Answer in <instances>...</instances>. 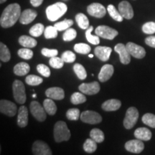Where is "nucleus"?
Masks as SVG:
<instances>
[{
	"mask_svg": "<svg viewBox=\"0 0 155 155\" xmlns=\"http://www.w3.org/2000/svg\"><path fill=\"white\" fill-rule=\"evenodd\" d=\"M21 14V7L19 4H11L4 9L0 18V25L3 28H11L19 19Z\"/></svg>",
	"mask_w": 155,
	"mask_h": 155,
	"instance_id": "nucleus-1",
	"label": "nucleus"
},
{
	"mask_svg": "<svg viewBox=\"0 0 155 155\" xmlns=\"http://www.w3.org/2000/svg\"><path fill=\"white\" fill-rule=\"evenodd\" d=\"M68 7L65 3L57 2L49 6L46 9V15L51 22L58 20L66 13Z\"/></svg>",
	"mask_w": 155,
	"mask_h": 155,
	"instance_id": "nucleus-2",
	"label": "nucleus"
},
{
	"mask_svg": "<svg viewBox=\"0 0 155 155\" xmlns=\"http://www.w3.org/2000/svg\"><path fill=\"white\" fill-rule=\"evenodd\" d=\"M71 131L65 121L56 122L54 127V139L56 142L68 141L71 138Z\"/></svg>",
	"mask_w": 155,
	"mask_h": 155,
	"instance_id": "nucleus-3",
	"label": "nucleus"
},
{
	"mask_svg": "<svg viewBox=\"0 0 155 155\" xmlns=\"http://www.w3.org/2000/svg\"><path fill=\"white\" fill-rule=\"evenodd\" d=\"M13 96L17 103L19 104H25L26 101L27 96L25 93V87L22 81L15 80L12 84Z\"/></svg>",
	"mask_w": 155,
	"mask_h": 155,
	"instance_id": "nucleus-4",
	"label": "nucleus"
},
{
	"mask_svg": "<svg viewBox=\"0 0 155 155\" xmlns=\"http://www.w3.org/2000/svg\"><path fill=\"white\" fill-rule=\"evenodd\" d=\"M139 119V111L137 108L130 107L127 109L126 113L124 126L127 129H131L134 127Z\"/></svg>",
	"mask_w": 155,
	"mask_h": 155,
	"instance_id": "nucleus-5",
	"label": "nucleus"
},
{
	"mask_svg": "<svg viewBox=\"0 0 155 155\" xmlns=\"http://www.w3.org/2000/svg\"><path fill=\"white\" fill-rule=\"evenodd\" d=\"M95 33L100 38L107 39V40H114L119 35L117 30L106 25H100L97 27L95 30Z\"/></svg>",
	"mask_w": 155,
	"mask_h": 155,
	"instance_id": "nucleus-6",
	"label": "nucleus"
},
{
	"mask_svg": "<svg viewBox=\"0 0 155 155\" xmlns=\"http://www.w3.org/2000/svg\"><path fill=\"white\" fill-rule=\"evenodd\" d=\"M30 111L32 116L39 121H45L47 118V112L45 110L44 106H42L40 103L34 101H32L30 104Z\"/></svg>",
	"mask_w": 155,
	"mask_h": 155,
	"instance_id": "nucleus-7",
	"label": "nucleus"
},
{
	"mask_svg": "<svg viewBox=\"0 0 155 155\" xmlns=\"http://www.w3.org/2000/svg\"><path fill=\"white\" fill-rule=\"evenodd\" d=\"M81 121L89 124H97L102 121V117L99 114L94 111H85L81 114Z\"/></svg>",
	"mask_w": 155,
	"mask_h": 155,
	"instance_id": "nucleus-8",
	"label": "nucleus"
},
{
	"mask_svg": "<svg viewBox=\"0 0 155 155\" xmlns=\"http://www.w3.org/2000/svg\"><path fill=\"white\" fill-rule=\"evenodd\" d=\"M17 107L16 104L10 101L2 99L0 101V112L5 115L12 117L17 114Z\"/></svg>",
	"mask_w": 155,
	"mask_h": 155,
	"instance_id": "nucleus-9",
	"label": "nucleus"
},
{
	"mask_svg": "<svg viewBox=\"0 0 155 155\" xmlns=\"http://www.w3.org/2000/svg\"><path fill=\"white\" fill-rule=\"evenodd\" d=\"M87 12L91 16L96 17V18H102L105 16L106 9L101 4L92 3L88 6Z\"/></svg>",
	"mask_w": 155,
	"mask_h": 155,
	"instance_id": "nucleus-10",
	"label": "nucleus"
},
{
	"mask_svg": "<svg viewBox=\"0 0 155 155\" xmlns=\"http://www.w3.org/2000/svg\"><path fill=\"white\" fill-rule=\"evenodd\" d=\"M81 92L86 95H95L100 91V85L97 81L91 83H84L78 87Z\"/></svg>",
	"mask_w": 155,
	"mask_h": 155,
	"instance_id": "nucleus-11",
	"label": "nucleus"
},
{
	"mask_svg": "<svg viewBox=\"0 0 155 155\" xmlns=\"http://www.w3.org/2000/svg\"><path fill=\"white\" fill-rule=\"evenodd\" d=\"M32 152L35 155H52L51 150L48 144L42 141H36L32 145Z\"/></svg>",
	"mask_w": 155,
	"mask_h": 155,
	"instance_id": "nucleus-12",
	"label": "nucleus"
},
{
	"mask_svg": "<svg viewBox=\"0 0 155 155\" xmlns=\"http://www.w3.org/2000/svg\"><path fill=\"white\" fill-rule=\"evenodd\" d=\"M126 47H127L130 55L133 56L134 58H137V59H141L146 55V51H145L144 48L140 45L134 43V42H128L126 45Z\"/></svg>",
	"mask_w": 155,
	"mask_h": 155,
	"instance_id": "nucleus-13",
	"label": "nucleus"
},
{
	"mask_svg": "<svg viewBox=\"0 0 155 155\" xmlns=\"http://www.w3.org/2000/svg\"><path fill=\"white\" fill-rule=\"evenodd\" d=\"M114 50L119 55L120 61L122 64L127 65L131 62V55L127 47L122 43H119L114 47Z\"/></svg>",
	"mask_w": 155,
	"mask_h": 155,
	"instance_id": "nucleus-14",
	"label": "nucleus"
},
{
	"mask_svg": "<svg viewBox=\"0 0 155 155\" xmlns=\"http://www.w3.org/2000/svg\"><path fill=\"white\" fill-rule=\"evenodd\" d=\"M125 149L129 152L139 154L144 150V144L143 141L140 139H132V140L128 141L126 143Z\"/></svg>",
	"mask_w": 155,
	"mask_h": 155,
	"instance_id": "nucleus-15",
	"label": "nucleus"
},
{
	"mask_svg": "<svg viewBox=\"0 0 155 155\" xmlns=\"http://www.w3.org/2000/svg\"><path fill=\"white\" fill-rule=\"evenodd\" d=\"M119 11L124 18L131 19L134 17V10L131 4L127 1H122L119 5Z\"/></svg>",
	"mask_w": 155,
	"mask_h": 155,
	"instance_id": "nucleus-16",
	"label": "nucleus"
},
{
	"mask_svg": "<svg viewBox=\"0 0 155 155\" xmlns=\"http://www.w3.org/2000/svg\"><path fill=\"white\" fill-rule=\"evenodd\" d=\"M111 53V48L109 47H105V46H98L94 50L95 55L101 61H108Z\"/></svg>",
	"mask_w": 155,
	"mask_h": 155,
	"instance_id": "nucleus-17",
	"label": "nucleus"
},
{
	"mask_svg": "<svg viewBox=\"0 0 155 155\" xmlns=\"http://www.w3.org/2000/svg\"><path fill=\"white\" fill-rule=\"evenodd\" d=\"M114 66H112L110 64H106L101 69L99 74H98V80L101 82L104 83L111 78L112 75L114 74Z\"/></svg>",
	"mask_w": 155,
	"mask_h": 155,
	"instance_id": "nucleus-18",
	"label": "nucleus"
},
{
	"mask_svg": "<svg viewBox=\"0 0 155 155\" xmlns=\"http://www.w3.org/2000/svg\"><path fill=\"white\" fill-rule=\"evenodd\" d=\"M37 16H38V13L34 9H25L21 14V16L19 17V22L22 25H28L32 22Z\"/></svg>",
	"mask_w": 155,
	"mask_h": 155,
	"instance_id": "nucleus-19",
	"label": "nucleus"
},
{
	"mask_svg": "<svg viewBox=\"0 0 155 155\" xmlns=\"http://www.w3.org/2000/svg\"><path fill=\"white\" fill-rule=\"evenodd\" d=\"M45 95L53 100H62L65 97V92L63 88L59 87H52L46 90Z\"/></svg>",
	"mask_w": 155,
	"mask_h": 155,
	"instance_id": "nucleus-20",
	"label": "nucleus"
},
{
	"mask_svg": "<svg viewBox=\"0 0 155 155\" xmlns=\"http://www.w3.org/2000/svg\"><path fill=\"white\" fill-rule=\"evenodd\" d=\"M28 110L26 106H20L18 110L17 116V124L19 127L24 128L28 126Z\"/></svg>",
	"mask_w": 155,
	"mask_h": 155,
	"instance_id": "nucleus-21",
	"label": "nucleus"
},
{
	"mask_svg": "<svg viewBox=\"0 0 155 155\" xmlns=\"http://www.w3.org/2000/svg\"><path fill=\"white\" fill-rule=\"evenodd\" d=\"M121 106V102L118 99H109L104 102L101 105L103 110L106 111H117Z\"/></svg>",
	"mask_w": 155,
	"mask_h": 155,
	"instance_id": "nucleus-22",
	"label": "nucleus"
},
{
	"mask_svg": "<svg viewBox=\"0 0 155 155\" xmlns=\"http://www.w3.org/2000/svg\"><path fill=\"white\" fill-rule=\"evenodd\" d=\"M152 132L150 129L145 127H141L137 129L134 131V137L136 139H140L141 141H149L152 138Z\"/></svg>",
	"mask_w": 155,
	"mask_h": 155,
	"instance_id": "nucleus-23",
	"label": "nucleus"
},
{
	"mask_svg": "<svg viewBox=\"0 0 155 155\" xmlns=\"http://www.w3.org/2000/svg\"><path fill=\"white\" fill-rule=\"evenodd\" d=\"M30 67L28 63L21 62V63H17L14 67V73L18 76H23L28 74L30 72Z\"/></svg>",
	"mask_w": 155,
	"mask_h": 155,
	"instance_id": "nucleus-24",
	"label": "nucleus"
},
{
	"mask_svg": "<svg viewBox=\"0 0 155 155\" xmlns=\"http://www.w3.org/2000/svg\"><path fill=\"white\" fill-rule=\"evenodd\" d=\"M19 43L24 48H35L38 44L35 39L30 36L22 35L19 37Z\"/></svg>",
	"mask_w": 155,
	"mask_h": 155,
	"instance_id": "nucleus-25",
	"label": "nucleus"
},
{
	"mask_svg": "<svg viewBox=\"0 0 155 155\" xmlns=\"http://www.w3.org/2000/svg\"><path fill=\"white\" fill-rule=\"evenodd\" d=\"M43 106L45 108V110L47 112V114L49 115H55L57 111V106L55 102L53 101L52 98H46L43 102Z\"/></svg>",
	"mask_w": 155,
	"mask_h": 155,
	"instance_id": "nucleus-26",
	"label": "nucleus"
},
{
	"mask_svg": "<svg viewBox=\"0 0 155 155\" xmlns=\"http://www.w3.org/2000/svg\"><path fill=\"white\" fill-rule=\"evenodd\" d=\"M75 20L79 28L83 30H87L89 28V20L86 15L83 13H78L75 16Z\"/></svg>",
	"mask_w": 155,
	"mask_h": 155,
	"instance_id": "nucleus-27",
	"label": "nucleus"
},
{
	"mask_svg": "<svg viewBox=\"0 0 155 155\" xmlns=\"http://www.w3.org/2000/svg\"><path fill=\"white\" fill-rule=\"evenodd\" d=\"M11 58V54L9 48L2 42H0V59L2 62H8Z\"/></svg>",
	"mask_w": 155,
	"mask_h": 155,
	"instance_id": "nucleus-28",
	"label": "nucleus"
},
{
	"mask_svg": "<svg viewBox=\"0 0 155 155\" xmlns=\"http://www.w3.org/2000/svg\"><path fill=\"white\" fill-rule=\"evenodd\" d=\"M107 11L110 16H111L114 20L117 21V22H120L123 21L124 17L121 16V15L120 14L119 11H118L113 5H109L108 6Z\"/></svg>",
	"mask_w": 155,
	"mask_h": 155,
	"instance_id": "nucleus-29",
	"label": "nucleus"
},
{
	"mask_svg": "<svg viewBox=\"0 0 155 155\" xmlns=\"http://www.w3.org/2000/svg\"><path fill=\"white\" fill-rule=\"evenodd\" d=\"M90 137L97 143L103 142L105 139L104 132L99 129H93L90 132Z\"/></svg>",
	"mask_w": 155,
	"mask_h": 155,
	"instance_id": "nucleus-30",
	"label": "nucleus"
},
{
	"mask_svg": "<svg viewBox=\"0 0 155 155\" xmlns=\"http://www.w3.org/2000/svg\"><path fill=\"white\" fill-rule=\"evenodd\" d=\"M97 142L94 139L90 138L87 139L83 144V150L87 153H93L96 150Z\"/></svg>",
	"mask_w": 155,
	"mask_h": 155,
	"instance_id": "nucleus-31",
	"label": "nucleus"
},
{
	"mask_svg": "<svg viewBox=\"0 0 155 155\" xmlns=\"http://www.w3.org/2000/svg\"><path fill=\"white\" fill-rule=\"evenodd\" d=\"M93 30H94V27L93 26H90L87 29L86 32V37L87 40L92 45H98L100 42V37L96 35H93L91 34Z\"/></svg>",
	"mask_w": 155,
	"mask_h": 155,
	"instance_id": "nucleus-32",
	"label": "nucleus"
},
{
	"mask_svg": "<svg viewBox=\"0 0 155 155\" xmlns=\"http://www.w3.org/2000/svg\"><path fill=\"white\" fill-rule=\"evenodd\" d=\"M73 71L80 80H84L87 77V73L85 68L81 64L76 63L73 66Z\"/></svg>",
	"mask_w": 155,
	"mask_h": 155,
	"instance_id": "nucleus-33",
	"label": "nucleus"
},
{
	"mask_svg": "<svg viewBox=\"0 0 155 155\" xmlns=\"http://www.w3.org/2000/svg\"><path fill=\"white\" fill-rule=\"evenodd\" d=\"M82 92L78 93L75 92L73 94L71 97V101L73 104L75 105H78V104H83L86 101V97L85 96V95H83Z\"/></svg>",
	"mask_w": 155,
	"mask_h": 155,
	"instance_id": "nucleus-34",
	"label": "nucleus"
},
{
	"mask_svg": "<svg viewBox=\"0 0 155 155\" xmlns=\"http://www.w3.org/2000/svg\"><path fill=\"white\" fill-rule=\"evenodd\" d=\"M45 31L44 25L41 23H38V24L33 25L30 30V34L32 37H40L43 33Z\"/></svg>",
	"mask_w": 155,
	"mask_h": 155,
	"instance_id": "nucleus-35",
	"label": "nucleus"
},
{
	"mask_svg": "<svg viewBox=\"0 0 155 155\" xmlns=\"http://www.w3.org/2000/svg\"><path fill=\"white\" fill-rule=\"evenodd\" d=\"M42 78L38 76V75H28L25 78V82H26L27 84H28L29 86H38V85L41 84L42 83Z\"/></svg>",
	"mask_w": 155,
	"mask_h": 155,
	"instance_id": "nucleus-36",
	"label": "nucleus"
},
{
	"mask_svg": "<svg viewBox=\"0 0 155 155\" xmlns=\"http://www.w3.org/2000/svg\"><path fill=\"white\" fill-rule=\"evenodd\" d=\"M90 46L88 45L85 43H78L75 44L74 45V50L76 53L83 54V55H86V54H89L91 52Z\"/></svg>",
	"mask_w": 155,
	"mask_h": 155,
	"instance_id": "nucleus-37",
	"label": "nucleus"
},
{
	"mask_svg": "<svg viewBox=\"0 0 155 155\" xmlns=\"http://www.w3.org/2000/svg\"><path fill=\"white\" fill-rule=\"evenodd\" d=\"M73 25V21L72 19H64L62 22L55 23L54 26L57 28V30L58 31H63L66 30L67 29L71 28V26H72Z\"/></svg>",
	"mask_w": 155,
	"mask_h": 155,
	"instance_id": "nucleus-38",
	"label": "nucleus"
},
{
	"mask_svg": "<svg viewBox=\"0 0 155 155\" xmlns=\"http://www.w3.org/2000/svg\"><path fill=\"white\" fill-rule=\"evenodd\" d=\"M142 122L149 127L155 128V115L150 113L145 114L142 116Z\"/></svg>",
	"mask_w": 155,
	"mask_h": 155,
	"instance_id": "nucleus-39",
	"label": "nucleus"
},
{
	"mask_svg": "<svg viewBox=\"0 0 155 155\" xmlns=\"http://www.w3.org/2000/svg\"><path fill=\"white\" fill-rule=\"evenodd\" d=\"M58 30L55 26H48L45 29L44 35L46 39L55 38L58 36Z\"/></svg>",
	"mask_w": 155,
	"mask_h": 155,
	"instance_id": "nucleus-40",
	"label": "nucleus"
},
{
	"mask_svg": "<svg viewBox=\"0 0 155 155\" xmlns=\"http://www.w3.org/2000/svg\"><path fill=\"white\" fill-rule=\"evenodd\" d=\"M77 32L76 30L73 28H68L65 30L63 35V39L64 41L69 42L72 41L74 39L76 38Z\"/></svg>",
	"mask_w": 155,
	"mask_h": 155,
	"instance_id": "nucleus-41",
	"label": "nucleus"
},
{
	"mask_svg": "<svg viewBox=\"0 0 155 155\" xmlns=\"http://www.w3.org/2000/svg\"><path fill=\"white\" fill-rule=\"evenodd\" d=\"M64 63L65 62L63 61V60L61 58H58L57 56H55V57L50 58V60L49 61L50 65L53 68L56 69H60L62 68L64 65Z\"/></svg>",
	"mask_w": 155,
	"mask_h": 155,
	"instance_id": "nucleus-42",
	"label": "nucleus"
},
{
	"mask_svg": "<svg viewBox=\"0 0 155 155\" xmlns=\"http://www.w3.org/2000/svg\"><path fill=\"white\" fill-rule=\"evenodd\" d=\"M66 117L71 121H76L81 117L78 108H70L66 112Z\"/></svg>",
	"mask_w": 155,
	"mask_h": 155,
	"instance_id": "nucleus-43",
	"label": "nucleus"
},
{
	"mask_svg": "<svg viewBox=\"0 0 155 155\" xmlns=\"http://www.w3.org/2000/svg\"><path fill=\"white\" fill-rule=\"evenodd\" d=\"M17 54H18L19 57L25 60H30L33 57V52L30 49H28V48L19 49L17 52Z\"/></svg>",
	"mask_w": 155,
	"mask_h": 155,
	"instance_id": "nucleus-44",
	"label": "nucleus"
},
{
	"mask_svg": "<svg viewBox=\"0 0 155 155\" xmlns=\"http://www.w3.org/2000/svg\"><path fill=\"white\" fill-rule=\"evenodd\" d=\"M142 31L145 34L152 35L155 33V22H148L143 25Z\"/></svg>",
	"mask_w": 155,
	"mask_h": 155,
	"instance_id": "nucleus-45",
	"label": "nucleus"
},
{
	"mask_svg": "<svg viewBox=\"0 0 155 155\" xmlns=\"http://www.w3.org/2000/svg\"><path fill=\"white\" fill-rule=\"evenodd\" d=\"M61 58L63 60V61L65 63H73L75 61V55L73 52L70 51V50H68V51L64 52V53L62 54Z\"/></svg>",
	"mask_w": 155,
	"mask_h": 155,
	"instance_id": "nucleus-46",
	"label": "nucleus"
},
{
	"mask_svg": "<svg viewBox=\"0 0 155 155\" xmlns=\"http://www.w3.org/2000/svg\"><path fill=\"white\" fill-rule=\"evenodd\" d=\"M37 71L38 72L41 74L42 76L48 78L50 75V70L49 67H48L47 65H44V64H39L37 66Z\"/></svg>",
	"mask_w": 155,
	"mask_h": 155,
	"instance_id": "nucleus-47",
	"label": "nucleus"
},
{
	"mask_svg": "<svg viewBox=\"0 0 155 155\" xmlns=\"http://www.w3.org/2000/svg\"><path fill=\"white\" fill-rule=\"evenodd\" d=\"M41 53L42 55L45 57L53 58L57 56L58 54V51L55 49H48V48H42Z\"/></svg>",
	"mask_w": 155,
	"mask_h": 155,
	"instance_id": "nucleus-48",
	"label": "nucleus"
},
{
	"mask_svg": "<svg viewBox=\"0 0 155 155\" xmlns=\"http://www.w3.org/2000/svg\"><path fill=\"white\" fill-rule=\"evenodd\" d=\"M145 43L150 47L155 48V36H150L145 39Z\"/></svg>",
	"mask_w": 155,
	"mask_h": 155,
	"instance_id": "nucleus-49",
	"label": "nucleus"
},
{
	"mask_svg": "<svg viewBox=\"0 0 155 155\" xmlns=\"http://www.w3.org/2000/svg\"><path fill=\"white\" fill-rule=\"evenodd\" d=\"M42 2H43V0H30L31 5L35 7H38L40 6Z\"/></svg>",
	"mask_w": 155,
	"mask_h": 155,
	"instance_id": "nucleus-50",
	"label": "nucleus"
},
{
	"mask_svg": "<svg viewBox=\"0 0 155 155\" xmlns=\"http://www.w3.org/2000/svg\"><path fill=\"white\" fill-rule=\"evenodd\" d=\"M6 1H7V0H0V3L3 4V3H5Z\"/></svg>",
	"mask_w": 155,
	"mask_h": 155,
	"instance_id": "nucleus-51",
	"label": "nucleus"
},
{
	"mask_svg": "<svg viewBox=\"0 0 155 155\" xmlns=\"http://www.w3.org/2000/svg\"><path fill=\"white\" fill-rule=\"evenodd\" d=\"M88 57H89V58H94V55H92V54H89V55H88Z\"/></svg>",
	"mask_w": 155,
	"mask_h": 155,
	"instance_id": "nucleus-52",
	"label": "nucleus"
},
{
	"mask_svg": "<svg viewBox=\"0 0 155 155\" xmlns=\"http://www.w3.org/2000/svg\"><path fill=\"white\" fill-rule=\"evenodd\" d=\"M32 98H36V97H37V96H36V94H34L33 95H32Z\"/></svg>",
	"mask_w": 155,
	"mask_h": 155,
	"instance_id": "nucleus-53",
	"label": "nucleus"
}]
</instances>
